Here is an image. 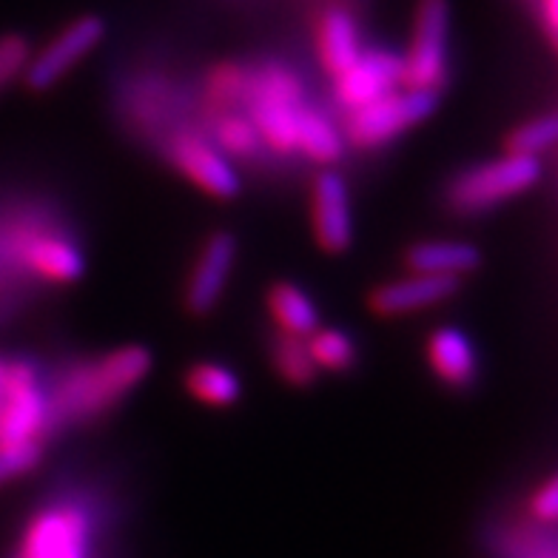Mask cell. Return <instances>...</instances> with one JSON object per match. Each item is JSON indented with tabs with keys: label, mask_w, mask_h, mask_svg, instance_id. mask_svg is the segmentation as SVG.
<instances>
[{
	"label": "cell",
	"mask_w": 558,
	"mask_h": 558,
	"mask_svg": "<svg viewBox=\"0 0 558 558\" xmlns=\"http://www.w3.org/2000/svg\"><path fill=\"white\" fill-rule=\"evenodd\" d=\"M148 371H151V353L140 345L118 348L106 356L66 367L58 376V383L46 390L52 430L92 422L109 413L146 379Z\"/></svg>",
	"instance_id": "2"
},
{
	"label": "cell",
	"mask_w": 558,
	"mask_h": 558,
	"mask_svg": "<svg viewBox=\"0 0 558 558\" xmlns=\"http://www.w3.org/2000/svg\"><path fill=\"white\" fill-rule=\"evenodd\" d=\"M17 558H92V519L81 505L44 507L23 533Z\"/></svg>",
	"instance_id": "10"
},
{
	"label": "cell",
	"mask_w": 558,
	"mask_h": 558,
	"mask_svg": "<svg viewBox=\"0 0 558 558\" xmlns=\"http://www.w3.org/2000/svg\"><path fill=\"white\" fill-rule=\"evenodd\" d=\"M185 390L192 393L197 402L211 404V408H226L234 404L243 393V385L226 365L217 362H197L185 371Z\"/></svg>",
	"instance_id": "23"
},
{
	"label": "cell",
	"mask_w": 558,
	"mask_h": 558,
	"mask_svg": "<svg viewBox=\"0 0 558 558\" xmlns=\"http://www.w3.org/2000/svg\"><path fill=\"white\" fill-rule=\"evenodd\" d=\"M556 114L547 111V114H538V118L527 120V123L515 125L513 132L505 137V155L515 157H533L538 160V155L550 151L553 140H556Z\"/></svg>",
	"instance_id": "26"
},
{
	"label": "cell",
	"mask_w": 558,
	"mask_h": 558,
	"mask_svg": "<svg viewBox=\"0 0 558 558\" xmlns=\"http://www.w3.org/2000/svg\"><path fill=\"white\" fill-rule=\"evenodd\" d=\"M83 251L52 206L12 199L0 206V323L17 314L37 286L83 277Z\"/></svg>",
	"instance_id": "1"
},
{
	"label": "cell",
	"mask_w": 558,
	"mask_h": 558,
	"mask_svg": "<svg viewBox=\"0 0 558 558\" xmlns=\"http://www.w3.org/2000/svg\"><path fill=\"white\" fill-rule=\"evenodd\" d=\"M404 265L413 274H445L459 277L476 271L482 265V251L471 243H416L404 251Z\"/></svg>",
	"instance_id": "19"
},
{
	"label": "cell",
	"mask_w": 558,
	"mask_h": 558,
	"mask_svg": "<svg viewBox=\"0 0 558 558\" xmlns=\"http://www.w3.org/2000/svg\"><path fill=\"white\" fill-rule=\"evenodd\" d=\"M52 434L46 390L37 383L32 362H3L0 374V448L7 445H29Z\"/></svg>",
	"instance_id": "7"
},
{
	"label": "cell",
	"mask_w": 558,
	"mask_h": 558,
	"mask_svg": "<svg viewBox=\"0 0 558 558\" xmlns=\"http://www.w3.org/2000/svg\"><path fill=\"white\" fill-rule=\"evenodd\" d=\"M345 151V137L331 118L316 106L305 104L296 123V155L308 157L316 166H333Z\"/></svg>",
	"instance_id": "20"
},
{
	"label": "cell",
	"mask_w": 558,
	"mask_h": 558,
	"mask_svg": "<svg viewBox=\"0 0 558 558\" xmlns=\"http://www.w3.org/2000/svg\"><path fill=\"white\" fill-rule=\"evenodd\" d=\"M436 104H439V95H430V92H416V88L404 86L393 88L388 95L348 111L345 123H342L345 146H388L390 140H397L399 134L430 118L436 111Z\"/></svg>",
	"instance_id": "5"
},
{
	"label": "cell",
	"mask_w": 558,
	"mask_h": 558,
	"mask_svg": "<svg viewBox=\"0 0 558 558\" xmlns=\"http://www.w3.org/2000/svg\"><path fill=\"white\" fill-rule=\"evenodd\" d=\"M524 3H527V7H530V3H533V0H524Z\"/></svg>",
	"instance_id": "31"
},
{
	"label": "cell",
	"mask_w": 558,
	"mask_h": 558,
	"mask_svg": "<svg viewBox=\"0 0 558 558\" xmlns=\"http://www.w3.org/2000/svg\"><path fill=\"white\" fill-rule=\"evenodd\" d=\"M199 129L208 134V140L220 148L228 160L254 162L265 151L263 140H259L254 123L245 118V111H228V114H220V118L203 123Z\"/></svg>",
	"instance_id": "21"
},
{
	"label": "cell",
	"mask_w": 558,
	"mask_h": 558,
	"mask_svg": "<svg viewBox=\"0 0 558 558\" xmlns=\"http://www.w3.org/2000/svg\"><path fill=\"white\" fill-rule=\"evenodd\" d=\"M271 362L274 371L294 388H308L319 374L305 345V337H294V333L279 331L271 339Z\"/></svg>",
	"instance_id": "24"
},
{
	"label": "cell",
	"mask_w": 558,
	"mask_h": 558,
	"mask_svg": "<svg viewBox=\"0 0 558 558\" xmlns=\"http://www.w3.org/2000/svg\"><path fill=\"white\" fill-rule=\"evenodd\" d=\"M268 311H271L274 323L282 333L308 337L311 331L319 328V314H316L311 296L286 279L268 288Z\"/></svg>",
	"instance_id": "22"
},
{
	"label": "cell",
	"mask_w": 558,
	"mask_h": 558,
	"mask_svg": "<svg viewBox=\"0 0 558 558\" xmlns=\"http://www.w3.org/2000/svg\"><path fill=\"white\" fill-rule=\"evenodd\" d=\"M462 279L445 277V274H408L402 279H390L385 286H376L367 294V308L379 316H402L416 311L434 308L439 302H448L459 294Z\"/></svg>",
	"instance_id": "14"
},
{
	"label": "cell",
	"mask_w": 558,
	"mask_h": 558,
	"mask_svg": "<svg viewBox=\"0 0 558 558\" xmlns=\"http://www.w3.org/2000/svg\"><path fill=\"white\" fill-rule=\"evenodd\" d=\"M308 353L314 360L316 371H333V374H342L356 362V348L348 339V333L337 331V328H316L308 333Z\"/></svg>",
	"instance_id": "25"
},
{
	"label": "cell",
	"mask_w": 558,
	"mask_h": 558,
	"mask_svg": "<svg viewBox=\"0 0 558 558\" xmlns=\"http://www.w3.org/2000/svg\"><path fill=\"white\" fill-rule=\"evenodd\" d=\"M32 49L29 40L23 35H3L0 37V88L21 77L26 60H29Z\"/></svg>",
	"instance_id": "28"
},
{
	"label": "cell",
	"mask_w": 558,
	"mask_h": 558,
	"mask_svg": "<svg viewBox=\"0 0 558 558\" xmlns=\"http://www.w3.org/2000/svg\"><path fill=\"white\" fill-rule=\"evenodd\" d=\"M162 151L189 183L211 197L231 199L240 194V174L199 125H185L180 132L169 134L162 143Z\"/></svg>",
	"instance_id": "8"
},
{
	"label": "cell",
	"mask_w": 558,
	"mask_h": 558,
	"mask_svg": "<svg viewBox=\"0 0 558 558\" xmlns=\"http://www.w3.org/2000/svg\"><path fill=\"white\" fill-rule=\"evenodd\" d=\"M542 177V162L533 157L505 155L499 160L478 162L456 174L445 189V206L456 217H476L507 199L530 192Z\"/></svg>",
	"instance_id": "4"
},
{
	"label": "cell",
	"mask_w": 558,
	"mask_h": 558,
	"mask_svg": "<svg viewBox=\"0 0 558 558\" xmlns=\"http://www.w3.org/2000/svg\"><path fill=\"white\" fill-rule=\"evenodd\" d=\"M427 362L441 383L456 390L471 388L476 383L478 362L471 339L456 328H439L427 337Z\"/></svg>",
	"instance_id": "17"
},
{
	"label": "cell",
	"mask_w": 558,
	"mask_h": 558,
	"mask_svg": "<svg viewBox=\"0 0 558 558\" xmlns=\"http://www.w3.org/2000/svg\"><path fill=\"white\" fill-rule=\"evenodd\" d=\"M399 86H402V58L388 49H371L353 60L351 69L333 77V100L345 111H353Z\"/></svg>",
	"instance_id": "13"
},
{
	"label": "cell",
	"mask_w": 558,
	"mask_h": 558,
	"mask_svg": "<svg viewBox=\"0 0 558 558\" xmlns=\"http://www.w3.org/2000/svg\"><path fill=\"white\" fill-rule=\"evenodd\" d=\"M314 49L316 60L328 77H339L345 69L353 66V60L360 58L362 49V29L360 21L348 7L328 3L314 21Z\"/></svg>",
	"instance_id": "16"
},
{
	"label": "cell",
	"mask_w": 558,
	"mask_h": 558,
	"mask_svg": "<svg viewBox=\"0 0 558 558\" xmlns=\"http://www.w3.org/2000/svg\"><path fill=\"white\" fill-rule=\"evenodd\" d=\"M236 240L231 231H214L197 254L192 277L185 282V308L194 316H206L217 308L228 277L234 271Z\"/></svg>",
	"instance_id": "12"
},
{
	"label": "cell",
	"mask_w": 558,
	"mask_h": 558,
	"mask_svg": "<svg viewBox=\"0 0 558 558\" xmlns=\"http://www.w3.org/2000/svg\"><path fill=\"white\" fill-rule=\"evenodd\" d=\"M450 0H416L411 40L402 58V86L441 95L448 83Z\"/></svg>",
	"instance_id": "6"
},
{
	"label": "cell",
	"mask_w": 558,
	"mask_h": 558,
	"mask_svg": "<svg viewBox=\"0 0 558 558\" xmlns=\"http://www.w3.org/2000/svg\"><path fill=\"white\" fill-rule=\"evenodd\" d=\"M245 88H248V66L236 60H222L206 72L203 81V97L197 104V125L228 114V111H243Z\"/></svg>",
	"instance_id": "18"
},
{
	"label": "cell",
	"mask_w": 558,
	"mask_h": 558,
	"mask_svg": "<svg viewBox=\"0 0 558 558\" xmlns=\"http://www.w3.org/2000/svg\"><path fill=\"white\" fill-rule=\"evenodd\" d=\"M305 109V86L294 69L277 60L248 66L245 88V118L254 123L265 151L277 157L296 155V123Z\"/></svg>",
	"instance_id": "3"
},
{
	"label": "cell",
	"mask_w": 558,
	"mask_h": 558,
	"mask_svg": "<svg viewBox=\"0 0 558 558\" xmlns=\"http://www.w3.org/2000/svg\"><path fill=\"white\" fill-rule=\"evenodd\" d=\"M44 456V445L40 441H29V445H7L0 448V487L32 473L40 464Z\"/></svg>",
	"instance_id": "27"
},
{
	"label": "cell",
	"mask_w": 558,
	"mask_h": 558,
	"mask_svg": "<svg viewBox=\"0 0 558 558\" xmlns=\"http://www.w3.org/2000/svg\"><path fill=\"white\" fill-rule=\"evenodd\" d=\"M106 37V21L97 15H81L66 23L58 35L37 49V54H29L21 77L29 92H46L58 86L69 72H72L83 58L95 52L97 44Z\"/></svg>",
	"instance_id": "9"
},
{
	"label": "cell",
	"mask_w": 558,
	"mask_h": 558,
	"mask_svg": "<svg viewBox=\"0 0 558 558\" xmlns=\"http://www.w3.org/2000/svg\"><path fill=\"white\" fill-rule=\"evenodd\" d=\"M120 106H123L125 123L143 137L157 140L160 146L169 134L180 132L185 125H194L183 120L189 114L185 95L166 77L132 81L120 97Z\"/></svg>",
	"instance_id": "11"
},
{
	"label": "cell",
	"mask_w": 558,
	"mask_h": 558,
	"mask_svg": "<svg viewBox=\"0 0 558 558\" xmlns=\"http://www.w3.org/2000/svg\"><path fill=\"white\" fill-rule=\"evenodd\" d=\"M0 374H3V360H0Z\"/></svg>",
	"instance_id": "30"
},
{
	"label": "cell",
	"mask_w": 558,
	"mask_h": 558,
	"mask_svg": "<svg viewBox=\"0 0 558 558\" xmlns=\"http://www.w3.org/2000/svg\"><path fill=\"white\" fill-rule=\"evenodd\" d=\"M311 222H314L316 245L325 254H342L353 240L351 203L348 185L337 171L325 169L316 174L311 189Z\"/></svg>",
	"instance_id": "15"
},
{
	"label": "cell",
	"mask_w": 558,
	"mask_h": 558,
	"mask_svg": "<svg viewBox=\"0 0 558 558\" xmlns=\"http://www.w3.org/2000/svg\"><path fill=\"white\" fill-rule=\"evenodd\" d=\"M530 515L536 519L538 524H553L558 515V482L556 476H550L538 487L533 496H530Z\"/></svg>",
	"instance_id": "29"
}]
</instances>
